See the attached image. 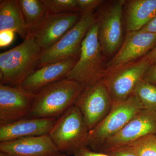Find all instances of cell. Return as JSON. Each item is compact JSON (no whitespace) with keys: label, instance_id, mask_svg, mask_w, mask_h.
<instances>
[{"label":"cell","instance_id":"obj_1","mask_svg":"<svg viewBox=\"0 0 156 156\" xmlns=\"http://www.w3.org/2000/svg\"><path fill=\"white\" fill-rule=\"evenodd\" d=\"M84 87L76 81L65 79L46 86L35 94L28 118H56L74 105Z\"/></svg>","mask_w":156,"mask_h":156},{"label":"cell","instance_id":"obj_2","mask_svg":"<svg viewBox=\"0 0 156 156\" xmlns=\"http://www.w3.org/2000/svg\"><path fill=\"white\" fill-rule=\"evenodd\" d=\"M42 52L31 33L20 44L1 53V84L12 87L18 86L36 69Z\"/></svg>","mask_w":156,"mask_h":156},{"label":"cell","instance_id":"obj_3","mask_svg":"<svg viewBox=\"0 0 156 156\" xmlns=\"http://www.w3.org/2000/svg\"><path fill=\"white\" fill-rule=\"evenodd\" d=\"M98 28L96 20L83 41L77 61L66 77L84 88L103 79L107 70L106 57L98 40Z\"/></svg>","mask_w":156,"mask_h":156},{"label":"cell","instance_id":"obj_4","mask_svg":"<svg viewBox=\"0 0 156 156\" xmlns=\"http://www.w3.org/2000/svg\"><path fill=\"white\" fill-rule=\"evenodd\" d=\"M89 131L83 115L73 105L57 119L48 134L60 153L74 155L88 147Z\"/></svg>","mask_w":156,"mask_h":156},{"label":"cell","instance_id":"obj_5","mask_svg":"<svg viewBox=\"0 0 156 156\" xmlns=\"http://www.w3.org/2000/svg\"><path fill=\"white\" fill-rule=\"evenodd\" d=\"M134 94L126 100L114 102L103 119L89 131L88 147L98 152L105 143L122 129L134 116L143 109Z\"/></svg>","mask_w":156,"mask_h":156},{"label":"cell","instance_id":"obj_6","mask_svg":"<svg viewBox=\"0 0 156 156\" xmlns=\"http://www.w3.org/2000/svg\"><path fill=\"white\" fill-rule=\"evenodd\" d=\"M125 0L111 1L101 6L95 15L98 38L105 57H113L123 41L122 14Z\"/></svg>","mask_w":156,"mask_h":156},{"label":"cell","instance_id":"obj_7","mask_svg":"<svg viewBox=\"0 0 156 156\" xmlns=\"http://www.w3.org/2000/svg\"><path fill=\"white\" fill-rule=\"evenodd\" d=\"M95 21L94 12L82 14L80 19L70 30L52 48L42 52L36 69L63 59H78L83 41Z\"/></svg>","mask_w":156,"mask_h":156},{"label":"cell","instance_id":"obj_8","mask_svg":"<svg viewBox=\"0 0 156 156\" xmlns=\"http://www.w3.org/2000/svg\"><path fill=\"white\" fill-rule=\"evenodd\" d=\"M151 66L144 57L107 70L103 80L114 103L126 100L133 94Z\"/></svg>","mask_w":156,"mask_h":156},{"label":"cell","instance_id":"obj_9","mask_svg":"<svg viewBox=\"0 0 156 156\" xmlns=\"http://www.w3.org/2000/svg\"><path fill=\"white\" fill-rule=\"evenodd\" d=\"M113 103L102 79L84 88L74 105L81 112L90 131L108 114Z\"/></svg>","mask_w":156,"mask_h":156},{"label":"cell","instance_id":"obj_10","mask_svg":"<svg viewBox=\"0 0 156 156\" xmlns=\"http://www.w3.org/2000/svg\"><path fill=\"white\" fill-rule=\"evenodd\" d=\"M152 134H156V112L143 108L122 130L108 139L98 152L108 154L143 136Z\"/></svg>","mask_w":156,"mask_h":156},{"label":"cell","instance_id":"obj_11","mask_svg":"<svg viewBox=\"0 0 156 156\" xmlns=\"http://www.w3.org/2000/svg\"><path fill=\"white\" fill-rule=\"evenodd\" d=\"M34 98L19 87L0 84V125L28 118Z\"/></svg>","mask_w":156,"mask_h":156},{"label":"cell","instance_id":"obj_12","mask_svg":"<svg viewBox=\"0 0 156 156\" xmlns=\"http://www.w3.org/2000/svg\"><path fill=\"white\" fill-rule=\"evenodd\" d=\"M81 16L80 12L47 14L31 33L43 51L48 50L76 24Z\"/></svg>","mask_w":156,"mask_h":156},{"label":"cell","instance_id":"obj_13","mask_svg":"<svg viewBox=\"0 0 156 156\" xmlns=\"http://www.w3.org/2000/svg\"><path fill=\"white\" fill-rule=\"evenodd\" d=\"M156 46V34L140 31L127 32L121 48L108 62L107 70L143 58Z\"/></svg>","mask_w":156,"mask_h":156},{"label":"cell","instance_id":"obj_14","mask_svg":"<svg viewBox=\"0 0 156 156\" xmlns=\"http://www.w3.org/2000/svg\"><path fill=\"white\" fill-rule=\"evenodd\" d=\"M77 60L70 58L46 65L35 70L16 87L36 94L46 86L66 78Z\"/></svg>","mask_w":156,"mask_h":156},{"label":"cell","instance_id":"obj_15","mask_svg":"<svg viewBox=\"0 0 156 156\" xmlns=\"http://www.w3.org/2000/svg\"><path fill=\"white\" fill-rule=\"evenodd\" d=\"M0 151L12 156H61L49 134L0 142Z\"/></svg>","mask_w":156,"mask_h":156},{"label":"cell","instance_id":"obj_16","mask_svg":"<svg viewBox=\"0 0 156 156\" xmlns=\"http://www.w3.org/2000/svg\"><path fill=\"white\" fill-rule=\"evenodd\" d=\"M57 119L27 118L0 125V142L49 134Z\"/></svg>","mask_w":156,"mask_h":156},{"label":"cell","instance_id":"obj_17","mask_svg":"<svg viewBox=\"0 0 156 156\" xmlns=\"http://www.w3.org/2000/svg\"><path fill=\"white\" fill-rule=\"evenodd\" d=\"M124 6L127 32L140 30L156 16V0L126 1Z\"/></svg>","mask_w":156,"mask_h":156},{"label":"cell","instance_id":"obj_18","mask_svg":"<svg viewBox=\"0 0 156 156\" xmlns=\"http://www.w3.org/2000/svg\"><path fill=\"white\" fill-rule=\"evenodd\" d=\"M11 30L25 39L31 33L26 24L17 0L0 1V31Z\"/></svg>","mask_w":156,"mask_h":156},{"label":"cell","instance_id":"obj_19","mask_svg":"<svg viewBox=\"0 0 156 156\" xmlns=\"http://www.w3.org/2000/svg\"><path fill=\"white\" fill-rule=\"evenodd\" d=\"M27 27L31 32L42 22L47 15L41 0H17Z\"/></svg>","mask_w":156,"mask_h":156},{"label":"cell","instance_id":"obj_20","mask_svg":"<svg viewBox=\"0 0 156 156\" xmlns=\"http://www.w3.org/2000/svg\"><path fill=\"white\" fill-rule=\"evenodd\" d=\"M133 94L139 99L144 108L156 112V86L143 80L136 85Z\"/></svg>","mask_w":156,"mask_h":156},{"label":"cell","instance_id":"obj_21","mask_svg":"<svg viewBox=\"0 0 156 156\" xmlns=\"http://www.w3.org/2000/svg\"><path fill=\"white\" fill-rule=\"evenodd\" d=\"M126 147L137 156H156V134L146 135Z\"/></svg>","mask_w":156,"mask_h":156},{"label":"cell","instance_id":"obj_22","mask_svg":"<svg viewBox=\"0 0 156 156\" xmlns=\"http://www.w3.org/2000/svg\"><path fill=\"white\" fill-rule=\"evenodd\" d=\"M41 1L48 14H61L80 12L76 0H41Z\"/></svg>","mask_w":156,"mask_h":156},{"label":"cell","instance_id":"obj_23","mask_svg":"<svg viewBox=\"0 0 156 156\" xmlns=\"http://www.w3.org/2000/svg\"><path fill=\"white\" fill-rule=\"evenodd\" d=\"M79 11L81 13L94 12L95 9L102 5V0H76Z\"/></svg>","mask_w":156,"mask_h":156},{"label":"cell","instance_id":"obj_24","mask_svg":"<svg viewBox=\"0 0 156 156\" xmlns=\"http://www.w3.org/2000/svg\"><path fill=\"white\" fill-rule=\"evenodd\" d=\"M13 31L5 30L0 31V47L1 48L9 47L12 44L15 37Z\"/></svg>","mask_w":156,"mask_h":156},{"label":"cell","instance_id":"obj_25","mask_svg":"<svg viewBox=\"0 0 156 156\" xmlns=\"http://www.w3.org/2000/svg\"><path fill=\"white\" fill-rule=\"evenodd\" d=\"M74 156H112L109 154L92 151L89 147L81 149L74 154Z\"/></svg>","mask_w":156,"mask_h":156},{"label":"cell","instance_id":"obj_26","mask_svg":"<svg viewBox=\"0 0 156 156\" xmlns=\"http://www.w3.org/2000/svg\"><path fill=\"white\" fill-rule=\"evenodd\" d=\"M143 80L156 86V66H150L146 73Z\"/></svg>","mask_w":156,"mask_h":156},{"label":"cell","instance_id":"obj_27","mask_svg":"<svg viewBox=\"0 0 156 156\" xmlns=\"http://www.w3.org/2000/svg\"><path fill=\"white\" fill-rule=\"evenodd\" d=\"M108 154L112 156H137L126 147L117 149Z\"/></svg>","mask_w":156,"mask_h":156},{"label":"cell","instance_id":"obj_28","mask_svg":"<svg viewBox=\"0 0 156 156\" xmlns=\"http://www.w3.org/2000/svg\"><path fill=\"white\" fill-rule=\"evenodd\" d=\"M139 31L143 32L156 34V16Z\"/></svg>","mask_w":156,"mask_h":156},{"label":"cell","instance_id":"obj_29","mask_svg":"<svg viewBox=\"0 0 156 156\" xmlns=\"http://www.w3.org/2000/svg\"><path fill=\"white\" fill-rule=\"evenodd\" d=\"M144 57L147 58L151 66H156V46Z\"/></svg>","mask_w":156,"mask_h":156},{"label":"cell","instance_id":"obj_30","mask_svg":"<svg viewBox=\"0 0 156 156\" xmlns=\"http://www.w3.org/2000/svg\"><path fill=\"white\" fill-rule=\"evenodd\" d=\"M0 156H12L11 155L6 153L0 152Z\"/></svg>","mask_w":156,"mask_h":156},{"label":"cell","instance_id":"obj_31","mask_svg":"<svg viewBox=\"0 0 156 156\" xmlns=\"http://www.w3.org/2000/svg\"><path fill=\"white\" fill-rule=\"evenodd\" d=\"M66 156L65 155H62V156Z\"/></svg>","mask_w":156,"mask_h":156}]
</instances>
